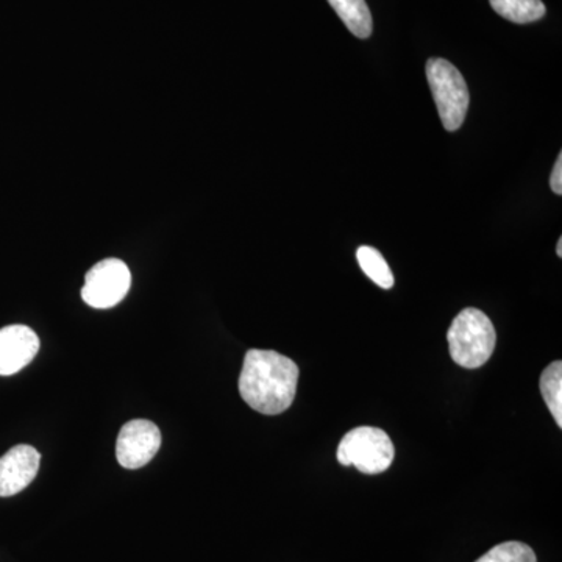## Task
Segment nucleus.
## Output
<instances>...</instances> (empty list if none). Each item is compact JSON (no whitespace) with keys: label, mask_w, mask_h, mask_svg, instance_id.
<instances>
[{"label":"nucleus","mask_w":562,"mask_h":562,"mask_svg":"<svg viewBox=\"0 0 562 562\" xmlns=\"http://www.w3.org/2000/svg\"><path fill=\"white\" fill-rule=\"evenodd\" d=\"M299 366L279 351L251 349L244 358L239 394L257 413L277 416L291 408L297 392Z\"/></svg>","instance_id":"obj_1"},{"label":"nucleus","mask_w":562,"mask_h":562,"mask_svg":"<svg viewBox=\"0 0 562 562\" xmlns=\"http://www.w3.org/2000/svg\"><path fill=\"white\" fill-rule=\"evenodd\" d=\"M450 357L465 369H479L491 360L497 333L490 317L476 308L462 310L447 333Z\"/></svg>","instance_id":"obj_2"},{"label":"nucleus","mask_w":562,"mask_h":562,"mask_svg":"<svg viewBox=\"0 0 562 562\" xmlns=\"http://www.w3.org/2000/svg\"><path fill=\"white\" fill-rule=\"evenodd\" d=\"M427 80L443 128L449 132L460 131L471 103L464 77L452 63L443 58H430L427 63Z\"/></svg>","instance_id":"obj_3"},{"label":"nucleus","mask_w":562,"mask_h":562,"mask_svg":"<svg viewBox=\"0 0 562 562\" xmlns=\"http://www.w3.org/2000/svg\"><path fill=\"white\" fill-rule=\"evenodd\" d=\"M339 464L353 465L366 475L386 472L394 461L395 449L387 432L376 427H358L339 442Z\"/></svg>","instance_id":"obj_4"},{"label":"nucleus","mask_w":562,"mask_h":562,"mask_svg":"<svg viewBox=\"0 0 562 562\" xmlns=\"http://www.w3.org/2000/svg\"><path fill=\"white\" fill-rule=\"evenodd\" d=\"M131 284L132 273L128 266L116 258H106L88 271L81 297L92 308H113L127 295Z\"/></svg>","instance_id":"obj_5"},{"label":"nucleus","mask_w":562,"mask_h":562,"mask_svg":"<svg viewBox=\"0 0 562 562\" xmlns=\"http://www.w3.org/2000/svg\"><path fill=\"white\" fill-rule=\"evenodd\" d=\"M161 447V431L154 422L136 419L122 427L116 457L122 468L139 469L154 460Z\"/></svg>","instance_id":"obj_6"},{"label":"nucleus","mask_w":562,"mask_h":562,"mask_svg":"<svg viewBox=\"0 0 562 562\" xmlns=\"http://www.w3.org/2000/svg\"><path fill=\"white\" fill-rule=\"evenodd\" d=\"M41 454L35 447H13L0 458V497L20 494L35 480L40 471Z\"/></svg>","instance_id":"obj_7"},{"label":"nucleus","mask_w":562,"mask_h":562,"mask_svg":"<svg viewBox=\"0 0 562 562\" xmlns=\"http://www.w3.org/2000/svg\"><path fill=\"white\" fill-rule=\"evenodd\" d=\"M40 350V338L27 325L0 330V375L10 376L31 364Z\"/></svg>","instance_id":"obj_8"},{"label":"nucleus","mask_w":562,"mask_h":562,"mask_svg":"<svg viewBox=\"0 0 562 562\" xmlns=\"http://www.w3.org/2000/svg\"><path fill=\"white\" fill-rule=\"evenodd\" d=\"M328 3L357 38L366 40L372 35V14L366 0H328Z\"/></svg>","instance_id":"obj_9"},{"label":"nucleus","mask_w":562,"mask_h":562,"mask_svg":"<svg viewBox=\"0 0 562 562\" xmlns=\"http://www.w3.org/2000/svg\"><path fill=\"white\" fill-rule=\"evenodd\" d=\"M492 9L514 24H530L542 20L547 9L542 0H490Z\"/></svg>","instance_id":"obj_10"},{"label":"nucleus","mask_w":562,"mask_h":562,"mask_svg":"<svg viewBox=\"0 0 562 562\" xmlns=\"http://www.w3.org/2000/svg\"><path fill=\"white\" fill-rule=\"evenodd\" d=\"M357 260L360 262L361 271L366 273L376 284V286L383 288V290H391L394 286L395 279L392 273L390 265L375 247L361 246L357 250Z\"/></svg>","instance_id":"obj_11"},{"label":"nucleus","mask_w":562,"mask_h":562,"mask_svg":"<svg viewBox=\"0 0 562 562\" xmlns=\"http://www.w3.org/2000/svg\"><path fill=\"white\" fill-rule=\"evenodd\" d=\"M541 394L547 408L552 413L558 427L562 428V362L553 361L546 371L542 372Z\"/></svg>","instance_id":"obj_12"},{"label":"nucleus","mask_w":562,"mask_h":562,"mask_svg":"<svg viewBox=\"0 0 562 562\" xmlns=\"http://www.w3.org/2000/svg\"><path fill=\"white\" fill-rule=\"evenodd\" d=\"M475 562H538V558L527 543L508 541L498 543Z\"/></svg>","instance_id":"obj_13"},{"label":"nucleus","mask_w":562,"mask_h":562,"mask_svg":"<svg viewBox=\"0 0 562 562\" xmlns=\"http://www.w3.org/2000/svg\"><path fill=\"white\" fill-rule=\"evenodd\" d=\"M550 187L554 194H562V154L558 155V160L554 162L552 177H550Z\"/></svg>","instance_id":"obj_14"},{"label":"nucleus","mask_w":562,"mask_h":562,"mask_svg":"<svg viewBox=\"0 0 562 562\" xmlns=\"http://www.w3.org/2000/svg\"><path fill=\"white\" fill-rule=\"evenodd\" d=\"M557 254L558 257H562V238H560V241H558Z\"/></svg>","instance_id":"obj_15"}]
</instances>
